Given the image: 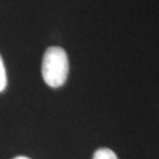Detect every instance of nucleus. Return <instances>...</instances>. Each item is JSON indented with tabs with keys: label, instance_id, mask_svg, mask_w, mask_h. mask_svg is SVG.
Segmentation results:
<instances>
[{
	"label": "nucleus",
	"instance_id": "nucleus-1",
	"mask_svg": "<svg viewBox=\"0 0 159 159\" xmlns=\"http://www.w3.org/2000/svg\"><path fill=\"white\" fill-rule=\"evenodd\" d=\"M42 77L52 88H59L66 83L69 72V60L66 51L60 47H50L42 60Z\"/></svg>",
	"mask_w": 159,
	"mask_h": 159
},
{
	"label": "nucleus",
	"instance_id": "nucleus-2",
	"mask_svg": "<svg viewBox=\"0 0 159 159\" xmlns=\"http://www.w3.org/2000/svg\"><path fill=\"white\" fill-rule=\"evenodd\" d=\"M93 159H118L116 154L108 148H101L94 152Z\"/></svg>",
	"mask_w": 159,
	"mask_h": 159
},
{
	"label": "nucleus",
	"instance_id": "nucleus-3",
	"mask_svg": "<svg viewBox=\"0 0 159 159\" xmlns=\"http://www.w3.org/2000/svg\"><path fill=\"white\" fill-rule=\"evenodd\" d=\"M6 84H7V77H6V70L4 63H3L2 57L0 55V92L6 88Z\"/></svg>",
	"mask_w": 159,
	"mask_h": 159
},
{
	"label": "nucleus",
	"instance_id": "nucleus-4",
	"mask_svg": "<svg viewBox=\"0 0 159 159\" xmlns=\"http://www.w3.org/2000/svg\"><path fill=\"white\" fill-rule=\"evenodd\" d=\"M13 159H29L28 157H25V156H19V157H16Z\"/></svg>",
	"mask_w": 159,
	"mask_h": 159
}]
</instances>
